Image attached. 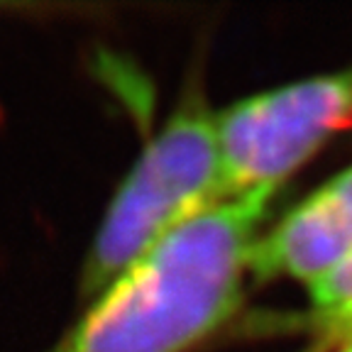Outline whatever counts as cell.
Wrapping results in <instances>:
<instances>
[{
  "instance_id": "obj_1",
  "label": "cell",
  "mask_w": 352,
  "mask_h": 352,
  "mask_svg": "<svg viewBox=\"0 0 352 352\" xmlns=\"http://www.w3.org/2000/svg\"><path fill=\"white\" fill-rule=\"evenodd\" d=\"M274 191L230 198L174 230L47 352H184L235 311Z\"/></svg>"
},
{
  "instance_id": "obj_3",
  "label": "cell",
  "mask_w": 352,
  "mask_h": 352,
  "mask_svg": "<svg viewBox=\"0 0 352 352\" xmlns=\"http://www.w3.org/2000/svg\"><path fill=\"white\" fill-rule=\"evenodd\" d=\"M352 127V69L250 96L215 116L220 198L276 191L336 132Z\"/></svg>"
},
{
  "instance_id": "obj_2",
  "label": "cell",
  "mask_w": 352,
  "mask_h": 352,
  "mask_svg": "<svg viewBox=\"0 0 352 352\" xmlns=\"http://www.w3.org/2000/svg\"><path fill=\"white\" fill-rule=\"evenodd\" d=\"M218 204L215 116L193 103L162 127L118 188L83 264L81 298L94 303L171 232Z\"/></svg>"
},
{
  "instance_id": "obj_7",
  "label": "cell",
  "mask_w": 352,
  "mask_h": 352,
  "mask_svg": "<svg viewBox=\"0 0 352 352\" xmlns=\"http://www.w3.org/2000/svg\"><path fill=\"white\" fill-rule=\"evenodd\" d=\"M340 352H352V340H347V345L345 347H342V350Z\"/></svg>"
},
{
  "instance_id": "obj_5",
  "label": "cell",
  "mask_w": 352,
  "mask_h": 352,
  "mask_svg": "<svg viewBox=\"0 0 352 352\" xmlns=\"http://www.w3.org/2000/svg\"><path fill=\"white\" fill-rule=\"evenodd\" d=\"M311 298L330 328L352 320V259H347L333 274L311 284Z\"/></svg>"
},
{
  "instance_id": "obj_4",
  "label": "cell",
  "mask_w": 352,
  "mask_h": 352,
  "mask_svg": "<svg viewBox=\"0 0 352 352\" xmlns=\"http://www.w3.org/2000/svg\"><path fill=\"white\" fill-rule=\"evenodd\" d=\"M352 259V166L257 237L248 270L259 279L316 284Z\"/></svg>"
},
{
  "instance_id": "obj_6",
  "label": "cell",
  "mask_w": 352,
  "mask_h": 352,
  "mask_svg": "<svg viewBox=\"0 0 352 352\" xmlns=\"http://www.w3.org/2000/svg\"><path fill=\"white\" fill-rule=\"evenodd\" d=\"M333 330H338V333H342V336L347 338V340H352V320H347V323H340L336 325Z\"/></svg>"
}]
</instances>
